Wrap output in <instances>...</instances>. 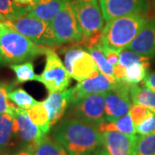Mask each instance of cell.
Listing matches in <instances>:
<instances>
[{
  "instance_id": "obj_17",
  "label": "cell",
  "mask_w": 155,
  "mask_h": 155,
  "mask_svg": "<svg viewBox=\"0 0 155 155\" xmlns=\"http://www.w3.org/2000/svg\"><path fill=\"white\" fill-rule=\"evenodd\" d=\"M65 0H36L27 15L45 22H51L61 11Z\"/></svg>"
},
{
  "instance_id": "obj_5",
  "label": "cell",
  "mask_w": 155,
  "mask_h": 155,
  "mask_svg": "<svg viewBox=\"0 0 155 155\" xmlns=\"http://www.w3.org/2000/svg\"><path fill=\"white\" fill-rule=\"evenodd\" d=\"M10 28L30 39L35 44L47 48L60 46L51 23L25 15L13 21H7Z\"/></svg>"
},
{
  "instance_id": "obj_34",
  "label": "cell",
  "mask_w": 155,
  "mask_h": 155,
  "mask_svg": "<svg viewBox=\"0 0 155 155\" xmlns=\"http://www.w3.org/2000/svg\"><path fill=\"white\" fill-rule=\"evenodd\" d=\"M126 70H127V67L121 65L120 63H118L116 66L113 67V74L116 81L124 82V79L126 77Z\"/></svg>"
},
{
  "instance_id": "obj_20",
  "label": "cell",
  "mask_w": 155,
  "mask_h": 155,
  "mask_svg": "<svg viewBox=\"0 0 155 155\" xmlns=\"http://www.w3.org/2000/svg\"><path fill=\"white\" fill-rule=\"evenodd\" d=\"M26 111L35 125H36L45 134L49 133L52 126L50 124L48 112L42 103L38 102Z\"/></svg>"
},
{
  "instance_id": "obj_19",
  "label": "cell",
  "mask_w": 155,
  "mask_h": 155,
  "mask_svg": "<svg viewBox=\"0 0 155 155\" xmlns=\"http://www.w3.org/2000/svg\"><path fill=\"white\" fill-rule=\"evenodd\" d=\"M100 133L103 132H111V131H117L120 133L128 134V135H135L136 130L135 126L134 124L133 120L129 112L125 116L120 117L115 122H102L97 127Z\"/></svg>"
},
{
  "instance_id": "obj_31",
  "label": "cell",
  "mask_w": 155,
  "mask_h": 155,
  "mask_svg": "<svg viewBox=\"0 0 155 155\" xmlns=\"http://www.w3.org/2000/svg\"><path fill=\"white\" fill-rule=\"evenodd\" d=\"M129 114L133 120L134 126H137L145 121L147 117H149L153 113L144 106L133 104V105L130 108Z\"/></svg>"
},
{
  "instance_id": "obj_26",
  "label": "cell",
  "mask_w": 155,
  "mask_h": 155,
  "mask_svg": "<svg viewBox=\"0 0 155 155\" xmlns=\"http://www.w3.org/2000/svg\"><path fill=\"white\" fill-rule=\"evenodd\" d=\"M16 74V83L22 84L28 81H38V76L34 70L32 61H26L9 66Z\"/></svg>"
},
{
  "instance_id": "obj_43",
  "label": "cell",
  "mask_w": 155,
  "mask_h": 155,
  "mask_svg": "<svg viewBox=\"0 0 155 155\" xmlns=\"http://www.w3.org/2000/svg\"><path fill=\"white\" fill-rule=\"evenodd\" d=\"M152 4H153V7L155 11V0H152Z\"/></svg>"
},
{
  "instance_id": "obj_23",
  "label": "cell",
  "mask_w": 155,
  "mask_h": 155,
  "mask_svg": "<svg viewBox=\"0 0 155 155\" xmlns=\"http://www.w3.org/2000/svg\"><path fill=\"white\" fill-rule=\"evenodd\" d=\"M30 5H20L12 0H0V14L7 21H13L27 15Z\"/></svg>"
},
{
  "instance_id": "obj_4",
  "label": "cell",
  "mask_w": 155,
  "mask_h": 155,
  "mask_svg": "<svg viewBox=\"0 0 155 155\" xmlns=\"http://www.w3.org/2000/svg\"><path fill=\"white\" fill-rule=\"evenodd\" d=\"M71 3L84 35L82 45L78 46L87 49L97 45L104 27V18L99 2L97 0H71Z\"/></svg>"
},
{
  "instance_id": "obj_13",
  "label": "cell",
  "mask_w": 155,
  "mask_h": 155,
  "mask_svg": "<svg viewBox=\"0 0 155 155\" xmlns=\"http://www.w3.org/2000/svg\"><path fill=\"white\" fill-rule=\"evenodd\" d=\"M116 83L99 72L97 76L80 81L71 90V103L90 95L106 93L114 87ZM70 103V104H71Z\"/></svg>"
},
{
  "instance_id": "obj_25",
  "label": "cell",
  "mask_w": 155,
  "mask_h": 155,
  "mask_svg": "<svg viewBox=\"0 0 155 155\" xmlns=\"http://www.w3.org/2000/svg\"><path fill=\"white\" fill-rule=\"evenodd\" d=\"M150 67L149 61L134 63L128 66L126 70V77L124 82L129 84H137L142 82L147 76V71Z\"/></svg>"
},
{
  "instance_id": "obj_42",
  "label": "cell",
  "mask_w": 155,
  "mask_h": 155,
  "mask_svg": "<svg viewBox=\"0 0 155 155\" xmlns=\"http://www.w3.org/2000/svg\"><path fill=\"white\" fill-rule=\"evenodd\" d=\"M0 155H11L7 151H4V152H1L0 153Z\"/></svg>"
},
{
  "instance_id": "obj_14",
  "label": "cell",
  "mask_w": 155,
  "mask_h": 155,
  "mask_svg": "<svg viewBox=\"0 0 155 155\" xmlns=\"http://www.w3.org/2000/svg\"><path fill=\"white\" fill-rule=\"evenodd\" d=\"M101 134L103 147L110 155H134L137 135H128L117 131Z\"/></svg>"
},
{
  "instance_id": "obj_28",
  "label": "cell",
  "mask_w": 155,
  "mask_h": 155,
  "mask_svg": "<svg viewBox=\"0 0 155 155\" xmlns=\"http://www.w3.org/2000/svg\"><path fill=\"white\" fill-rule=\"evenodd\" d=\"M134 155H155V131L137 136Z\"/></svg>"
},
{
  "instance_id": "obj_15",
  "label": "cell",
  "mask_w": 155,
  "mask_h": 155,
  "mask_svg": "<svg viewBox=\"0 0 155 155\" xmlns=\"http://www.w3.org/2000/svg\"><path fill=\"white\" fill-rule=\"evenodd\" d=\"M126 49L140 54L155 56V17L147 20L137 36L128 45Z\"/></svg>"
},
{
  "instance_id": "obj_38",
  "label": "cell",
  "mask_w": 155,
  "mask_h": 155,
  "mask_svg": "<svg viewBox=\"0 0 155 155\" xmlns=\"http://www.w3.org/2000/svg\"><path fill=\"white\" fill-rule=\"evenodd\" d=\"M91 155H110L108 153V152L106 151L105 148L104 147H99V148H97V149L95 151L94 153H92Z\"/></svg>"
},
{
  "instance_id": "obj_35",
  "label": "cell",
  "mask_w": 155,
  "mask_h": 155,
  "mask_svg": "<svg viewBox=\"0 0 155 155\" xmlns=\"http://www.w3.org/2000/svg\"><path fill=\"white\" fill-rule=\"evenodd\" d=\"M142 84L144 86L155 91V72L147 74V76L142 81Z\"/></svg>"
},
{
  "instance_id": "obj_41",
  "label": "cell",
  "mask_w": 155,
  "mask_h": 155,
  "mask_svg": "<svg viewBox=\"0 0 155 155\" xmlns=\"http://www.w3.org/2000/svg\"><path fill=\"white\" fill-rule=\"evenodd\" d=\"M0 21H2V22H6L7 20H6V18L3 15H1L0 14Z\"/></svg>"
},
{
  "instance_id": "obj_8",
  "label": "cell",
  "mask_w": 155,
  "mask_h": 155,
  "mask_svg": "<svg viewBox=\"0 0 155 155\" xmlns=\"http://www.w3.org/2000/svg\"><path fill=\"white\" fill-rule=\"evenodd\" d=\"M71 78L64 63L54 49L48 52L46 54L44 69L38 76V82L43 84L50 93L67 90L71 83Z\"/></svg>"
},
{
  "instance_id": "obj_40",
  "label": "cell",
  "mask_w": 155,
  "mask_h": 155,
  "mask_svg": "<svg viewBox=\"0 0 155 155\" xmlns=\"http://www.w3.org/2000/svg\"><path fill=\"white\" fill-rule=\"evenodd\" d=\"M0 66H5V63L3 59V55H2V52H1V48H0Z\"/></svg>"
},
{
  "instance_id": "obj_30",
  "label": "cell",
  "mask_w": 155,
  "mask_h": 155,
  "mask_svg": "<svg viewBox=\"0 0 155 155\" xmlns=\"http://www.w3.org/2000/svg\"><path fill=\"white\" fill-rule=\"evenodd\" d=\"M153 57L150 56L140 54L137 53H134L133 51L128 49L122 50L119 54V63L127 67L128 66L132 65L134 63H139V62H144V61H149Z\"/></svg>"
},
{
  "instance_id": "obj_29",
  "label": "cell",
  "mask_w": 155,
  "mask_h": 155,
  "mask_svg": "<svg viewBox=\"0 0 155 155\" xmlns=\"http://www.w3.org/2000/svg\"><path fill=\"white\" fill-rule=\"evenodd\" d=\"M17 83L0 82V115L10 114L12 116L17 107L10 101L8 95L10 91L15 88Z\"/></svg>"
},
{
  "instance_id": "obj_27",
  "label": "cell",
  "mask_w": 155,
  "mask_h": 155,
  "mask_svg": "<svg viewBox=\"0 0 155 155\" xmlns=\"http://www.w3.org/2000/svg\"><path fill=\"white\" fill-rule=\"evenodd\" d=\"M8 97L17 107L24 110H27L38 103V101H36L32 96H30L22 88L13 89L10 91Z\"/></svg>"
},
{
  "instance_id": "obj_33",
  "label": "cell",
  "mask_w": 155,
  "mask_h": 155,
  "mask_svg": "<svg viewBox=\"0 0 155 155\" xmlns=\"http://www.w3.org/2000/svg\"><path fill=\"white\" fill-rule=\"evenodd\" d=\"M100 46H101V48L103 50V52H104V54L108 62L113 67L116 66L119 63V54H120L117 53L115 50L111 49L110 48H107L105 46H103L101 43H100Z\"/></svg>"
},
{
  "instance_id": "obj_6",
  "label": "cell",
  "mask_w": 155,
  "mask_h": 155,
  "mask_svg": "<svg viewBox=\"0 0 155 155\" xmlns=\"http://www.w3.org/2000/svg\"><path fill=\"white\" fill-rule=\"evenodd\" d=\"M50 23L60 45H81L83 42V32L73 11L71 0H65L61 11Z\"/></svg>"
},
{
  "instance_id": "obj_39",
  "label": "cell",
  "mask_w": 155,
  "mask_h": 155,
  "mask_svg": "<svg viewBox=\"0 0 155 155\" xmlns=\"http://www.w3.org/2000/svg\"><path fill=\"white\" fill-rule=\"evenodd\" d=\"M8 28H9V25H8V23H7V21H6V22H2V21H0V35L4 33Z\"/></svg>"
},
{
  "instance_id": "obj_22",
  "label": "cell",
  "mask_w": 155,
  "mask_h": 155,
  "mask_svg": "<svg viewBox=\"0 0 155 155\" xmlns=\"http://www.w3.org/2000/svg\"><path fill=\"white\" fill-rule=\"evenodd\" d=\"M35 155H70L65 147L53 137L44 134L34 150Z\"/></svg>"
},
{
  "instance_id": "obj_10",
  "label": "cell",
  "mask_w": 155,
  "mask_h": 155,
  "mask_svg": "<svg viewBox=\"0 0 155 155\" xmlns=\"http://www.w3.org/2000/svg\"><path fill=\"white\" fill-rule=\"evenodd\" d=\"M130 84L116 82L114 87L106 92L104 119L106 122H115L127 114L131 108Z\"/></svg>"
},
{
  "instance_id": "obj_3",
  "label": "cell",
  "mask_w": 155,
  "mask_h": 155,
  "mask_svg": "<svg viewBox=\"0 0 155 155\" xmlns=\"http://www.w3.org/2000/svg\"><path fill=\"white\" fill-rule=\"evenodd\" d=\"M0 48L5 66L33 61L38 56L46 55L53 49L35 44L10 26L0 35Z\"/></svg>"
},
{
  "instance_id": "obj_16",
  "label": "cell",
  "mask_w": 155,
  "mask_h": 155,
  "mask_svg": "<svg viewBox=\"0 0 155 155\" xmlns=\"http://www.w3.org/2000/svg\"><path fill=\"white\" fill-rule=\"evenodd\" d=\"M71 103V90L50 92L48 97L42 102L49 116L51 126L56 124L65 115Z\"/></svg>"
},
{
  "instance_id": "obj_1",
  "label": "cell",
  "mask_w": 155,
  "mask_h": 155,
  "mask_svg": "<svg viewBox=\"0 0 155 155\" xmlns=\"http://www.w3.org/2000/svg\"><path fill=\"white\" fill-rule=\"evenodd\" d=\"M52 137L70 155H91L103 147L97 127L74 117L62 120L53 130Z\"/></svg>"
},
{
  "instance_id": "obj_21",
  "label": "cell",
  "mask_w": 155,
  "mask_h": 155,
  "mask_svg": "<svg viewBox=\"0 0 155 155\" xmlns=\"http://www.w3.org/2000/svg\"><path fill=\"white\" fill-rule=\"evenodd\" d=\"M15 137L13 117L10 114L0 115V153L6 151Z\"/></svg>"
},
{
  "instance_id": "obj_11",
  "label": "cell",
  "mask_w": 155,
  "mask_h": 155,
  "mask_svg": "<svg viewBox=\"0 0 155 155\" xmlns=\"http://www.w3.org/2000/svg\"><path fill=\"white\" fill-rule=\"evenodd\" d=\"M104 21L127 15L146 16L150 11V0H99Z\"/></svg>"
},
{
  "instance_id": "obj_12",
  "label": "cell",
  "mask_w": 155,
  "mask_h": 155,
  "mask_svg": "<svg viewBox=\"0 0 155 155\" xmlns=\"http://www.w3.org/2000/svg\"><path fill=\"white\" fill-rule=\"evenodd\" d=\"M11 116L14 120L16 136L24 145V148L34 153V150L45 134L34 124L26 110L17 107Z\"/></svg>"
},
{
  "instance_id": "obj_36",
  "label": "cell",
  "mask_w": 155,
  "mask_h": 155,
  "mask_svg": "<svg viewBox=\"0 0 155 155\" xmlns=\"http://www.w3.org/2000/svg\"><path fill=\"white\" fill-rule=\"evenodd\" d=\"M20 5H32L36 0H12Z\"/></svg>"
},
{
  "instance_id": "obj_9",
  "label": "cell",
  "mask_w": 155,
  "mask_h": 155,
  "mask_svg": "<svg viewBox=\"0 0 155 155\" xmlns=\"http://www.w3.org/2000/svg\"><path fill=\"white\" fill-rule=\"evenodd\" d=\"M106 93L90 95L70 104L69 117H74L98 127L104 119Z\"/></svg>"
},
{
  "instance_id": "obj_7",
  "label": "cell",
  "mask_w": 155,
  "mask_h": 155,
  "mask_svg": "<svg viewBox=\"0 0 155 155\" xmlns=\"http://www.w3.org/2000/svg\"><path fill=\"white\" fill-rule=\"evenodd\" d=\"M63 52L64 65L67 72L78 82L95 77L100 72L94 59L85 48L75 45Z\"/></svg>"
},
{
  "instance_id": "obj_2",
  "label": "cell",
  "mask_w": 155,
  "mask_h": 155,
  "mask_svg": "<svg viewBox=\"0 0 155 155\" xmlns=\"http://www.w3.org/2000/svg\"><path fill=\"white\" fill-rule=\"evenodd\" d=\"M147 19L140 15H127L106 22L100 43L121 53L137 36Z\"/></svg>"
},
{
  "instance_id": "obj_32",
  "label": "cell",
  "mask_w": 155,
  "mask_h": 155,
  "mask_svg": "<svg viewBox=\"0 0 155 155\" xmlns=\"http://www.w3.org/2000/svg\"><path fill=\"white\" fill-rule=\"evenodd\" d=\"M136 133L140 135H146L155 131V116L152 114L145 121L135 126Z\"/></svg>"
},
{
  "instance_id": "obj_18",
  "label": "cell",
  "mask_w": 155,
  "mask_h": 155,
  "mask_svg": "<svg viewBox=\"0 0 155 155\" xmlns=\"http://www.w3.org/2000/svg\"><path fill=\"white\" fill-rule=\"evenodd\" d=\"M131 100L134 104L147 108L155 116V91L144 85L130 84Z\"/></svg>"
},
{
  "instance_id": "obj_24",
  "label": "cell",
  "mask_w": 155,
  "mask_h": 155,
  "mask_svg": "<svg viewBox=\"0 0 155 155\" xmlns=\"http://www.w3.org/2000/svg\"><path fill=\"white\" fill-rule=\"evenodd\" d=\"M87 50L91 54L92 58L94 59L100 72L103 73L104 75H105L112 83H116L117 81L116 80V78L114 77V74H113V67L107 61L105 55H104L103 50L101 48L100 42L94 47L87 48Z\"/></svg>"
},
{
  "instance_id": "obj_37",
  "label": "cell",
  "mask_w": 155,
  "mask_h": 155,
  "mask_svg": "<svg viewBox=\"0 0 155 155\" xmlns=\"http://www.w3.org/2000/svg\"><path fill=\"white\" fill-rule=\"evenodd\" d=\"M12 155H35L34 153L32 151H30V150L26 149V148H23V149L19 150V151H17V153H13Z\"/></svg>"
}]
</instances>
